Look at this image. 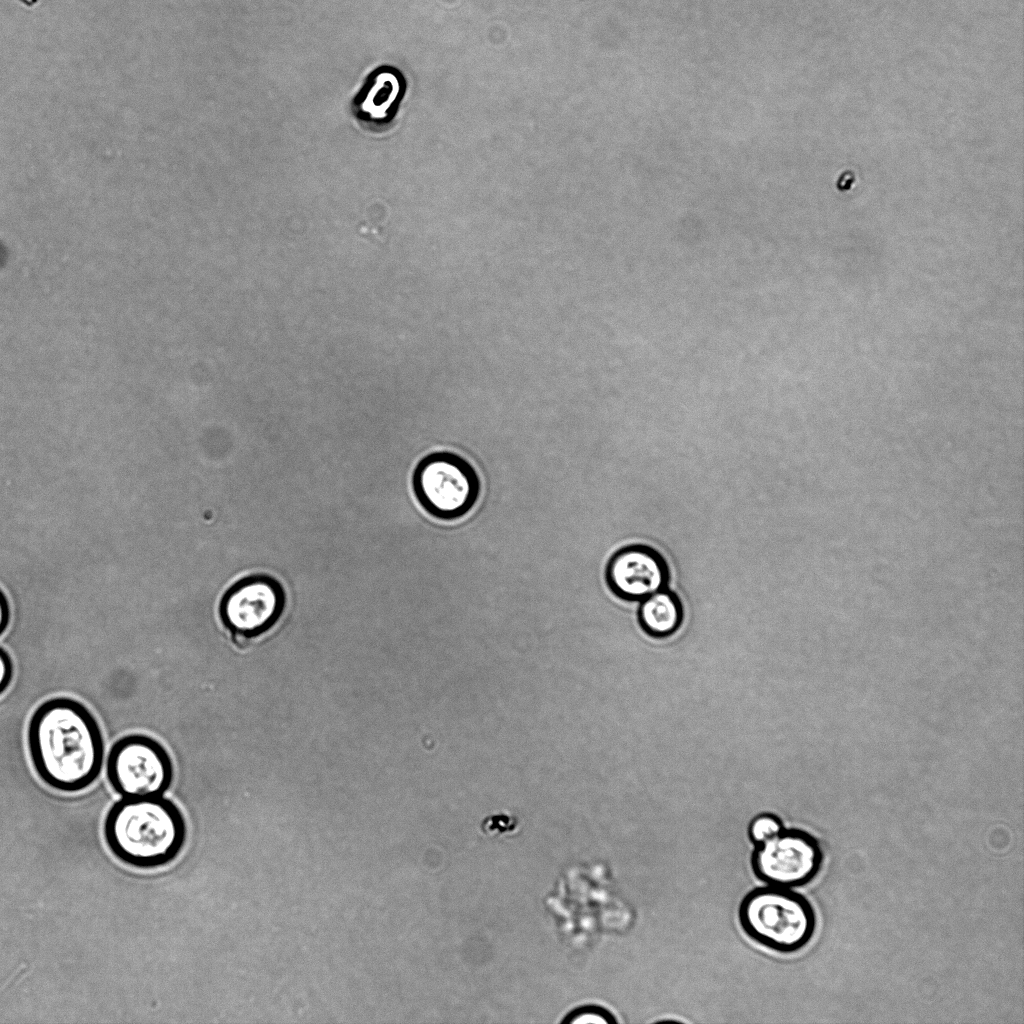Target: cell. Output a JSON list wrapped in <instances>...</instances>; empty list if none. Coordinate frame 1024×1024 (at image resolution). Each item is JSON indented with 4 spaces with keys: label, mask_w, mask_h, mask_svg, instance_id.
<instances>
[{
    "label": "cell",
    "mask_w": 1024,
    "mask_h": 1024,
    "mask_svg": "<svg viewBox=\"0 0 1024 1024\" xmlns=\"http://www.w3.org/2000/svg\"><path fill=\"white\" fill-rule=\"evenodd\" d=\"M285 604V591L278 580L266 574H253L226 590L219 615L235 644L244 647L275 625Z\"/></svg>",
    "instance_id": "cell-6"
},
{
    "label": "cell",
    "mask_w": 1024,
    "mask_h": 1024,
    "mask_svg": "<svg viewBox=\"0 0 1024 1024\" xmlns=\"http://www.w3.org/2000/svg\"><path fill=\"white\" fill-rule=\"evenodd\" d=\"M27 748L38 777L61 792H78L101 773L105 744L94 714L80 701L57 696L42 702L27 726Z\"/></svg>",
    "instance_id": "cell-1"
},
{
    "label": "cell",
    "mask_w": 1024,
    "mask_h": 1024,
    "mask_svg": "<svg viewBox=\"0 0 1024 1024\" xmlns=\"http://www.w3.org/2000/svg\"><path fill=\"white\" fill-rule=\"evenodd\" d=\"M107 779L123 798L162 796L172 785L174 764L167 749L145 734H128L110 748Z\"/></svg>",
    "instance_id": "cell-4"
},
{
    "label": "cell",
    "mask_w": 1024,
    "mask_h": 1024,
    "mask_svg": "<svg viewBox=\"0 0 1024 1024\" xmlns=\"http://www.w3.org/2000/svg\"><path fill=\"white\" fill-rule=\"evenodd\" d=\"M13 675V661L10 655L0 647V695L10 686Z\"/></svg>",
    "instance_id": "cell-13"
},
{
    "label": "cell",
    "mask_w": 1024,
    "mask_h": 1024,
    "mask_svg": "<svg viewBox=\"0 0 1024 1024\" xmlns=\"http://www.w3.org/2000/svg\"><path fill=\"white\" fill-rule=\"evenodd\" d=\"M668 567L663 557L644 545L618 550L606 567V581L619 598L641 601L666 588Z\"/></svg>",
    "instance_id": "cell-8"
},
{
    "label": "cell",
    "mask_w": 1024,
    "mask_h": 1024,
    "mask_svg": "<svg viewBox=\"0 0 1024 1024\" xmlns=\"http://www.w3.org/2000/svg\"><path fill=\"white\" fill-rule=\"evenodd\" d=\"M784 827V823L778 815L761 813L750 821L747 835L750 842L756 846L780 833Z\"/></svg>",
    "instance_id": "cell-11"
},
{
    "label": "cell",
    "mask_w": 1024,
    "mask_h": 1024,
    "mask_svg": "<svg viewBox=\"0 0 1024 1024\" xmlns=\"http://www.w3.org/2000/svg\"><path fill=\"white\" fill-rule=\"evenodd\" d=\"M738 921L749 939L780 954L805 948L817 927L808 898L793 888L768 884L753 888L742 898Z\"/></svg>",
    "instance_id": "cell-3"
},
{
    "label": "cell",
    "mask_w": 1024,
    "mask_h": 1024,
    "mask_svg": "<svg viewBox=\"0 0 1024 1024\" xmlns=\"http://www.w3.org/2000/svg\"><path fill=\"white\" fill-rule=\"evenodd\" d=\"M10 621V608L4 593L0 590V634H2Z\"/></svg>",
    "instance_id": "cell-14"
},
{
    "label": "cell",
    "mask_w": 1024,
    "mask_h": 1024,
    "mask_svg": "<svg viewBox=\"0 0 1024 1024\" xmlns=\"http://www.w3.org/2000/svg\"><path fill=\"white\" fill-rule=\"evenodd\" d=\"M402 96V75L393 67L380 66L366 76L350 110L364 129L383 131L394 119Z\"/></svg>",
    "instance_id": "cell-9"
},
{
    "label": "cell",
    "mask_w": 1024,
    "mask_h": 1024,
    "mask_svg": "<svg viewBox=\"0 0 1024 1024\" xmlns=\"http://www.w3.org/2000/svg\"><path fill=\"white\" fill-rule=\"evenodd\" d=\"M682 617V606L678 597L666 588L640 601L639 622L652 636L671 635L679 628Z\"/></svg>",
    "instance_id": "cell-10"
},
{
    "label": "cell",
    "mask_w": 1024,
    "mask_h": 1024,
    "mask_svg": "<svg viewBox=\"0 0 1024 1024\" xmlns=\"http://www.w3.org/2000/svg\"><path fill=\"white\" fill-rule=\"evenodd\" d=\"M577 1023H604L613 1024L617 1023L616 1017L607 1009L600 1006H592L576 1015L573 1022Z\"/></svg>",
    "instance_id": "cell-12"
},
{
    "label": "cell",
    "mask_w": 1024,
    "mask_h": 1024,
    "mask_svg": "<svg viewBox=\"0 0 1024 1024\" xmlns=\"http://www.w3.org/2000/svg\"><path fill=\"white\" fill-rule=\"evenodd\" d=\"M823 860L822 847L814 835L784 827L771 839L754 846L750 866L761 882L794 889L811 883L821 871Z\"/></svg>",
    "instance_id": "cell-7"
},
{
    "label": "cell",
    "mask_w": 1024,
    "mask_h": 1024,
    "mask_svg": "<svg viewBox=\"0 0 1024 1024\" xmlns=\"http://www.w3.org/2000/svg\"><path fill=\"white\" fill-rule=\"evenodd\" d=\"M413 489L423 508L440 519H455L475 504L480 482L474 468L459 455L438 452L423 458L413 473Z\"/></svg>",
    "instance_id": "cell-5"
},
{
    "label": "cell",
    "mask_w": 1024,
    "mask_h": 1024,
    "mask_svg": "<svg viewBox=\"0 0 1024 1024\" xmlns=\"http://www.w3.org/2000/svg\"><path fill=\"white\" fill-rule=\"evenodd\" d=\"M181 811L162 796L123 798L109 810L107 843L122 861L138 867L168 863L185 841Z\"/></svg>",
    "instance_id": "cell-2"
}]
</instances>
